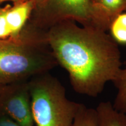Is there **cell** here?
I'll return each instance as SVG.
<instances>
[{
	"instance_id": "6da1fadb",
	"label": "cell",
	"mask_w": 126,
	"mask_h": 126,
	"mask_svg": "<svg viewBox=\"0 0 126 126\" xmlns=\"http://www.w3.org/2000/svg\"><path fill=\"white\" fill-rule=\"evenodd\" d=\"M58 65L65 69L79 94L96 97L122 68L119 45L107 32L67 20L45 32Z\"/></svg>"
},
{
	"instance_id": "7a4b0ae2",
	"label": "cell",
	"mask_w": 126,
	"mask_h": 126,
	"mask_svg": "<svg viewBox=\"0 0 126 126\" xmlns=\"http://www.w3.org/2000/svg\"><path fill=\"white\" fill-rule=\"evenodd\" d=\"M57 65L45 31L27 25L19 38L0 39V86L28 81Z\"/></svg>"
},
{
	"instance_id": "3957f363",
	"label": "cell",
	"mask_w": 126,
	"mask_h": 126,
	"mask_svg": "<svg viewBox=\"0 0 126 126\" xmlns=\"http://www.w3.org/2000/svg\"><path fill=\"white\" fill-rule=\"evenodd\" d=\"M33 118L36 126H72L81 103L66 95L60 81L48 72L29 80Z\"/></svg>"
},
{
	"instance_id": "277c9868",
	"label": "cell",
	"mask_w": 126,
	"mask_h": 126,
	"mask_svg": "<svg viewBox=\"0 0 126 126\" xmlns=\"http://www.w3.org/2000/svg\"><path fill=\"white\" fill-rule=\"evenodd\" d=\"M89 4L90 0H45L35 7L28 24L43 31L67 20L91 26Z\"/></svg>"
},
{
	"instance_id": "5b68a950",
	"label": "cell",
	"mask_w": 126,
	"mask_h": 126,
	"mask_svg": "<svg viewBox=\"0 0 126 126\" xmlns=\"http://www.w3.org/2000/svg\"><path fill=\"white\" fill-rule=\"evenodd\" d=\"M0 113L22 126H34L29 80L0 86Z\"/></svg>"
},
{
	"instance_id": "8992f818",
	"label": "cell",
	"mask_w": 126,
	"mask_h": 126,
	"mask_svg": "<svg viewBox=\"0 0 126 126\" xmlns=\"http://www.w3.org/2000/svg\"><path fill=\"white\" fill-rule=\"evenodd\" d=\"M91 26L108 31L113 19L126 12V0H90Z\"/></svg>"
},
{
	"instance_id": "52a82bcc",
	"label": "cell",
	"mask_w": 126,
	"mask_h": 126,
	"mask_svg": "<svg viewBox=\"0 0 126 126\" xmlns=\"http://www.w3.org/2000/svg\"><path fill=\"white\" fill-rule=\"evenodd\" d=\"M12 4L6 5V19L11 39H18L28 24L36 5L31 0H22Z\"/></svg>"
},
{
	"instance_id": "ba28073f",
	"label": "cell",
	"mask_w": 126,
	"mask_h": 126,
	"mask_svg": "<svg viewBox=\"0 0 126 126\" xmlns=\"http://www.w3.org/2000/svg\"><path fill=\"white\" fill-rule=\"evenodd\" d=\"M96 110L98 126H126V116L115 110L110 102H100Z\"/></svg>"
},
{
	"instance_id": "9c48e42d",
	"label": "cell",
	"mask_w": 126,
	"mask_h": 126,
	"mask_svg": "<svg viewBox=\"0 0 126 126\" xmlns=\"http://www.w3.org/2000/svg\"><path fill=\"white\" fill-rule=\"evenodd\" d=\"M124 68H121L112 82L117 89V94L113 106L118 112L126 116V61Z\"/></svg>"
},
{
	"instance_id": "30bf717a",
	"label": "cell",
	"mask_w": 126,
	"mask_h": 126,
	"mask_svg": "<svg viewBox=\"0 0 126 126\" xmlns=\"http://www.w3.org/2000/svg\"><path fill=\"white\" fill-rule=\"evenodd\" d=\"M108 31L118 45H126V12L119 14L113 19Z\"/></svg>"
},
{
	"instance_id": "8fae6325",
	"label": "cell",
	"mask_w": 126,
	"mask_h": 126,
	"mask_svg": "<svg viewBox=\"0 0 126 126\" xmlns=\"http://www.w3.org/2000/svg\"><path fill=\"white\" fill-rule=\"evenodd\" d=\"M72 126H98L96 110L81 104Z\"/></svg>"
},
{
	"instance_id": "7c38bea8",
	"label": "cell",
	"mask_w": 126,
	"mask_h": 126,
	"mask_svg": "<svg viewBox=\"0 0 126 126\" xmlns=\"http://www.w3.org/2000/svg\"><path fill=\"white\" fill-rule=\"evenodd\" d=\"M7 6L0 5V39L11 38V34L6 19Z\"/></svg>"
},
{
	"instance_id": "4fadbf2b",
	"label": "cell",
	"mask_w": 126,
	"mask_h": 126,
	"mask_svg": "<svg viewBox=\"0 0 126 126\" xmlns=\"http://www.w3.org/2000/svg\"><path fill=\"white\" fill-rule=\"evenodd\" d=\"M0 126H22L7 116L0 113Z\"/></svg>"
},
{
	"instance_id": "5bb4252c",
	"label": "cell",
	"mask_w": 126,
	"mask_h": 126,
	"mask_svg": "<svg viewBox=\"0 0 126 126\" xmlns=\"http://www.w3.org/2000/svg\"><path fill=\"white\" fill-rule=\"evenodd\" d=\"M19 1H22V0H0V5L3 3L7 2H11L12 3H14L16 2H18Z\"/></svg>"
},
{
	"instance_id": "9a60e30c",
	"label": "cell",
	"mask_w": 126,
	"mask_h": 126,
	"mask_svg": "<svg viewBox=\"0 0 126 126\" xmlns=\"http://www.w3.org/2000/svg\"><path fill=\"white\" fill-rule=\"evenodd\" d=\"M31 1H32L35 4L36 7H37V6L40 5L42 4V3L45 1V0H31Z\"/></svg>"
}]
</instances>
